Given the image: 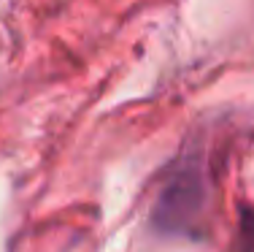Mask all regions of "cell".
<instances>
[{
	"instance_id": "obj_1",
	"label": "cell",
	"mask_w": 254,
	"mask_h": 252,
	"mask_svg": "<svg viewBox=\"0 0 254 252\" xmlns=\"http://www.w3.org/2000/svg\"><path fill=\"white\" fill-rule=\"evenodd\" d=\"M203 179L197 173V166H184L171 176L165 184L154 212V225L168 233L190 231L197 214L203 212Z\"/></svg>"
},
{
	"instance_id": "obj_2",
	"label": "cell",
	"mask_w": 254,
	"mask_h": 252,
	"mask_svg": "<svg viewBox=\"0 0 254 252\" xmlns=\"http://www.w3.org/2000/svg\"><path fill=\"white\" fill-rule=\"evenodd\" d=\"M244 236H246V252H254V214L244 212Z\"/></svg>"
}]
</instances>
